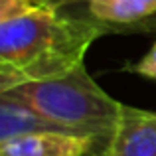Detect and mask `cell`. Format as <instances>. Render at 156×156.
<instances>
[{
    "mask_svg": "<svg viewBox=\"0 0 156 156\" xmlns=\"http://www.w3.org/2000/svg\"><path fill=\"white\" fill-rule=\"evenodd\" d=\"M105 30L87 14L38 0H0V93L83 65Z\"/></svg>",
    "mask_w": 156,
    "mask_h": 156,
    "instance_id": "6da1fadb",
    "label": "cell"
},
{
    "mask_svg": "<svg viewBox=\"0 0 156 156\" xmlns=\"http://www.w3.org/2000/svg\"><path fill=\"white\" fill-rule=\"evenodd\" d=\"M0 97L36 111L71 134L99 138L105 146L113 136L122 109V103L99 87L85 65L51 79L22 83L0 93Z\"/></svg>",
    "mask_w": 156,
    "mask_h": 156,
    "instance_id": "7a4b0ae2",
    "label": "cell"
},
{
    "mask_svg": "<svg viewBox=\"0 0 156 156\" xmlns=\"http://www.w3.org/2000/svg\"><path fill=\"white\" fill-rule=\"evenodd\" d=\"M97 156H156V113L122 105L113 136Z\"/></svg>",
    "mask_w": 156,
    "mask_h": 156,
    "instance_id": "3957f363",
    "label": "cell"
},
{
    "mask_svg": "<svg viewBox=\"0 0 156 156\" xmlns=\"http://www.w3.org/2000/svg\"><path fill=\"white\" fill-rule=\"evenodd\" d=\"M105 144L95 136L71 133H34L0 142V156H95Z\"/></svg>",
    "mask_w": 156,
    "mask_h": 156,
    "instance_id": "277c9868",
    "label": "cell"
},
{
    "mask_svg": "<svg viewBox=\"0 0 156 156\" xmlns=\"http://www.w3.org/2000/svg\"><path fill=\"white\" fill-rule=\"evenodd\" d=\"M85 10L105 34L156 30V0H85Z\"/></svg>",
    "mask_w": 156,
    "mask_h": 156,
    "instance_id": "5b68a950",
    "label": "cell"
},
{
    "mask_svg": "<svg viewBox=\"0 0 156 156\" xmlns=\"http://www.w3.org/2000/svg\"><path fill=\"white\" fill-rule=\"evenodd\" d=\"M34 133H67V130L40 117L28 107L0 97V142Z\"/></svg>",
    "mask_w": 156,
    "mask_h": 156,
    "instance_id": "8992f818",
    "label": "cell"
},
{
    "mask_svg": "<svg viewBox=\"0 0 156 156\" xmlns=\"http://www.w3.org/2000/svg\"><path fill=\"white\" fill-rule=\"evenodd\" d=\"M129 71L138 73V75H142V77H148V79L156 81V42L152 44V48H150L136 63L129 65Z\"/></svg>",
    "mask_w": 156,
    "mask_h": 156,
    "instance_id": "52a82bcc",
    "label": "cell"
},
{
    "mask_svg": "<svg viewBox=\"0 0 156 156\" xmlns=\"http://www.w3.org/2000/svg\"><path fill=\"white\" fill-rule=\"evenodd\" d=\"M48 4H53V6H57V8H63V10H67V12H73L71 8L73 6H81L85 10V0H46ZM87 12V10H85Z\"/></svg>",
    "mask_w": 156,
    "mask_h": 156,
    "instance_id": "ba28073f",
    "label": "cell"
}]
</instances>
